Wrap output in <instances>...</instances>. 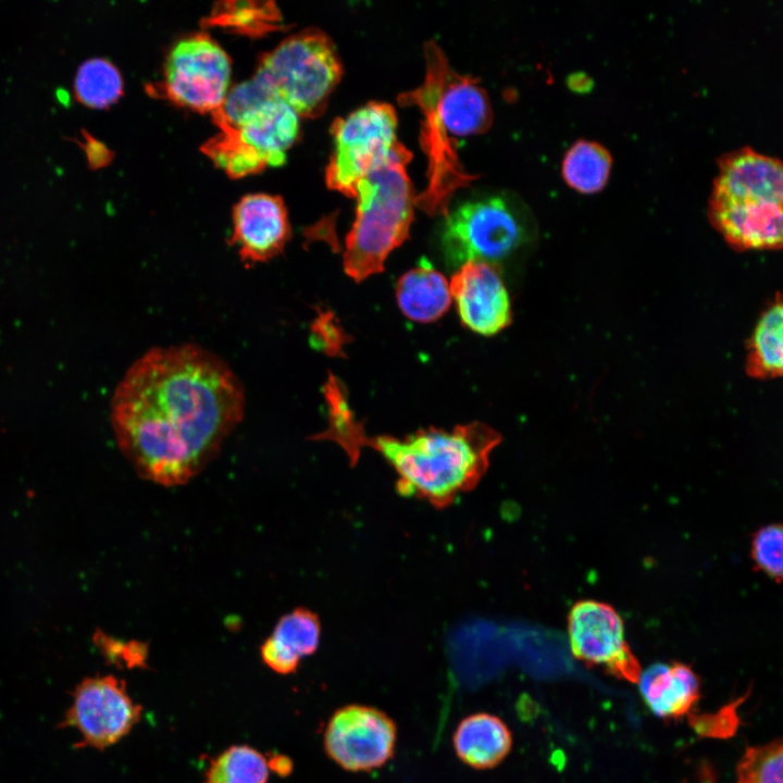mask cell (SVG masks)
<instances>
[{"instance_id": "obj_1", "label": "cell", "mask_w": 783, "mask_h": 783, "mask_svg": "<svg viewBox=\"0 0 783 783\" xmlns=\"http://www.w3.org/2000/svg\"><path fill=\"white\" fill-rule=\"evenodd\" d=\"M245 391L213 352L183 344L157 347L126 371L111 399L116 444L137 474L183 485L220 452L245 414Z\"/></svg>"}, {"instance_id": "obj_2", "label": "cell", "mask_w": 783, "mask_h": 783, "mask_svg": "<svg viewBox=\"0 0 783 783\" xmlns=\"http://www.w3.org/2000/svg\"><path fill=\"white\" fill-rule=\"evenodd\" d=\"M425 63L423 84L398 100L419 107L423 115L420 141L427 157L428 183L415 197V206L430 215L445 216L455 191L474 178L458 159V139L487 130L493 112L478 80L456 72L434 41L425 45Z\"/></svg>"}, {"instance_id": "obj_3", "label": "cell", "mask_w": 783, "mask_h": 783, "mask_svg": "<svg viewBox=\"0 0 783 783\" xmlns=\"http://www.w3.org/2000/svg\"><path fill=\"white\" fill-rule=\"evenodd\" d=\"M499 442L495 430L474 422L450 431L420 430L403 438L364 437L362 446L372 447L389 463L401 496L444 509L478 484Z\"/></svg>"}, {"instance_id": "obj_4", "label": "cell", "mask_w": 783, "mask_h": 783, "mask_svg": "<svg viewBox=\"0 0 783 783\" xmlns=\"http://www.w3.org/2000/svg\"><path fill=\"white\" fill-rule=\"evenodd\" d=\"M708 215L735 250L783 248V161L751 148L724 154Z\"/></svg>"}, {"instance_id": "obj_5", "label": "cell", "mask_w": 783, "mask_h": 783, "mask_svg": "<svg viewBox=\"0 0 783 783\" xmlns=\"http://www.w3.org/2000/svg\"><path fill=\"white\" fill-rule=\"evenodd\" d=\"M410 159L398 142L356 187V219L344 251V270L356 282L382 272L387 256L409 235L415 206L407 174Z\"/></svg>"}, {"instance_id": "obj_6", "label": "cell", "mask_w": 783, "mask_h": 783, "mask_svg": "<svg viewBox=\"0 0 783 783\" xmlns=\"http://www.w3.org/2000/svg\"><path fill=\"white\" fill-rule=\"evenodd\" d=\"M343 67L331 39L310 28L262 54L254 76L299 116L320 115Z\"/></svg>"}, {"instance_id": "obj_7", "label": "cell", "mask_w": 783, "mask_h": 783, "mask_svg": "<svg viewBox=\"0 0 783 783\" xmlns=\"http://www.w3.org/2000/svg\"><path fill=\"white\" fill-rule=\"evenodd\" d=\"M529 237L527 226L513 202L502 196L465 201L445 215L440 245L446 261L494 263L517 250Z\"/></svg>"}, {"instance_id": "obj_8", "label": "cell", "mask_w": 783, "mask_h": 783, "mask_svg": "<svg viewBox=\"0 0 783 783\" xmlns=\"http://www.w3.org/2000/svg\"><path fill=\"white\" fill-rule=\"evenodd\" d=\"M299 115L256 76L231 89L212 113L220 130L233 134L266 166L286 161V151L299 133Z\"/></svg>"}, {"instance_id": "obj_9", "label": "cell", "mask_w": 783, "mask_h": 783, "mask_svg": "<svg viewBox=\"0 0 783 783\" xmlns=\"http://www.w3.org/2000/svg\"><path fill=\"white\" fill-rule=\"evenodd\" d=\"M394 107L370 102L334 121V150L325 171L327 186L353 197L358 183L384 161L398 144Z\"/></svg>"}, {"instance_id": "obj_10", "label": "cell", "mask_w": 783, "mask_h": 783, "mask_svg": "<svg viewBox=\"0 0 783 783\" xmlns=\"http://www.w3.org/2000/svg\"><path fill=\"white\" fill-rule=\"evenodd\" d=\"M231 72L227 53L209 35L198 33L173 46L156 90L175 104L212 114L229 91Z\"/></svg>"}, {"instance_id": "obj_11", "label": "cell", "mask_w": 783, "mask_h": 783, "mask_svg": "<svg viewBox=\"0 0 783 783\" xmlns=\"http://www.w3.org/2000/svg\"><path fill=\"white\" fill-rule=\"evenodd\" d=\"M142 708L112 674L83 680L73 693L65 726L74 728L82 746L104 749L125 737L139 722Z\"/></svg>"}, {"instance_id": "obj_12", "label": "cell", "mask_w": 783, "mask_h": 783, "mask_svg": "<svg viewBox=\"0 0 783 783\" xmlns=\"http://www.w3.org/2000/svg\"><path fill=\"white\" fill-rule=\"evenodd\" d=\"M568 636L576 659L617 679L638 682L641 664L626 642L622 618L610 605L593 599L575 602L568 614Z\"/></svg>"}, {"instance_id": "obj_13", "label": "cell", "mask_w": 783, "mask_h": 783, "mask_svg": "<svg viewBox=\"0 0 783 783\" xmlns=\"http://www.w3.org/2000/svg\"><path fill=\"white\" fill-rule=\"evenodd\" d=\"M397 729L382 710L362 705L337 709L328 720L323 744L327 756L348 771H371L394 755Z\"/></svg>"}, {"instance_id": "obj_14", "label": "cell", "mask_w": 783, "mask_h": 783, "mask_svg": "<svg viewBox=\"0 0 783 783\" xmlns=\"http://www.w3.org/2000/svg\"><path fill=\"white\" fill-rule=\"evenodd\" d=\"M450 294L463 325L480 335L493 336L511 322L509 294L494 263L462 264L451 278Z\"/></svg>"}, {"instance_id": "obj_15", "label": "cell", "mask_w": 783, "mask_h": 783, "mask_svg": "<svg viewBox=\"0 0 783 783\" xmlns=\"http://www.w3.org/2000/svg\"><path fill=\"white\" fill-rule=\"evenodd\" d=\"M231 245L237 247L246 266L278 256L290 237L284 201L269 194H249L233 209Z\"/></svg>"}, {"instance_id": "obj_16", "label": "cell", "mask_w": 783, "mask_h": 783, "mask_svg": "<svg viewBox=\"0 0 783 783\" xmlns=\"http://www.w3.org/2000/svg\"><path fill=\"white\" fill-rule=\"evenodd\" d=\"M321 623L307 608H296L277 621L260 648L262 661L278 674L295 672L300 661L319 647Z\"/></svg>"}, {"instance_id": "obj_17", "label": "cell", "mask_w": 783, "mask_h": 783, "mask_svg": "<svg viewBox=\"0 0 783 783\" xmlns=\"http://www.w3.org/2000/svg\"><path fill=\"white\" fill-rule=\"evenodd\" d=\"M637 683L645 704L662 719L685 716L699 698V678L681 662L654 663L642 672Z\"/></svg>"}, {"instance_id": "obj_18", "label": "cell", "mask_w": 783, "mask_h": 783, "mask_svg": "<svg viewBox=\"0 0 783 783\" xmlns=\"http://www.w3.org/2000/svg\"><path fill=\"white\" fill-rule=\"evenodd\" d=\"M452 744L459 759L475 769L499 765L511 750L512 735L497 716L477 712L458 724Z\"/></svg>"}, {"instance_id": "obj_19", "label": "cell", "mask_w": 783, "mask_h": 783, "mask_svg": "<svg viewBox=\"0 0 783 783\" xmlns=\"http://www.w3.org/2000/svg\"><path fill=\"white\" fill-rule=\"evenodd\" d=\"M396 298L407 318L430 323L448 310L451 302L450 286L445 276L423 258L398 279Z\"/></svg>"}, {"instance_id": "obj_20", "label": "cell", "mask_w": 783, "mask_h": 783, "mask_svg": "<svg viewBox=\"0 0 783 783\" xmlns=\"http://www.w3.org/2000/svg\"><path fill=\"white\" fill-rule=\"evenodd\" d=\"M746 372L760 380L783 376V296L760 315L746 346Z\"/></svg>"}, {"instance_id": "obj_21", "label": "cell", "mask_w": 783, "mask_h": 783, "mask_svg": "<svg viewBox=\"0 0 783 783\" xmlns=\"http://www.w3.org/2000/svg\"><path fill=\"white\" fill-rule=\"evenodd\" d=\"M207 25L229 30L261 36L283 26L282 16L273 2L227 1L213 8Z\"/></svg>"}, {"instance_id": "obj_22", "label": "cell", "mask_w": 783, "mask_h": 783, "mask_svg": "<svg viewBox=\"0 0 783 783\" xmlns=\"http://www.w3.org/2000/svg\"><path fill=\"white\" fill-rule=\"evenodd\" d=\"M611 157L601 145L576 141L566 153L562 162V175L573 189L591 194L600 190L607 183Z\"/></svg>"}, {"instance_id": "obj_23", "label": "cell", "mask_w": 783, "mask_h": 783, "mask_svg": "<svg viewBox=\"0 0 783 783\" xmlns=\"http://www.w3.org/2000/svg\"><path fill=\"white\" fill-rule=\"evenodd\" d=\"M269 761L248 745H234L210 761L204 783H266Z\"/></svg>"}, {"instance_id": "obj_24", "label": "cell", "mask_w": 783, "mask_h": 783, "mask_svg": "<svg viewBox=\"0 0 783 783\" xmlns=\"http://www.w3.org/2000/svg\"><path fill=\"white\" fill-rule=\"evenodd\" d=\"M123 82L119 70L108 60L91 59L77 70L74 91L77 100L95 109L113 104L122 95Z\"/></svg>"}, {"instance_id": "obj_25", "label": "cell", "mask_w": 783, "mask_h": 783, "mask_svg": "<svg viewBox=\"0 0 783 783\" xmlns=\"http://www.w3.org/2000/svg\"><path fill=\"white\" fill-rule=\"evenodd\" d=\"M201 150L233 178L256 174L266 167L257 152L228 132L220 130Z\"/></svg>"}, {"instance_id": "obj_26", "label": "cell", "mask_w": 783, "mask_h": 783, "mask_svg": "<svg viewBox=\"0 0 783 783\" xmlns=\"http://www.w3.org/2000/svg\"><path fill=\"white\" fill-rule=\"evenodd\" d=\"M736 783H783V737L747 747L736 767Z\"/></svg>"}, {"instance_id": "obj_27", "label": "cell", "mask_w": 783, "mask_h": 783, "mask_svg": "<svg viewBox=\"0 0 783 783\" xmlns=\"http://www.w3.org/2000/svg\"><path fill=\"white\" fill-rule=\"evenodd\" d=\"M750 554L757 570L778 582L783 581V524L759 529L753 537Z\"/></svg>"}, {"instance_id": "obj_28", "label": "cell", "mask_w": 783, "mask_h": 783, "mask_svg": "<svg viewBox=\"0 0 783 783\" xmlns=\"http://www.w3.org/2000/svg\"><path fill=\"white\" fill-rule=\"evenodd\" d=\"M97 642L112 660L122 659L128 667L141 666L146 661L147 649L140 643L122 644L108 636H97Z\"/></svg>"}, {"instance_id": "obj_29", "label": "cell", "mask_w": 783, "mask_h": 783, "mask_svg": "<svg viewBox=\"0 0 783 783\" xmlns=\"http://www.w3.org/2000/svg\"><path fill=\"white\" fill-rule=\"evenodd\" d=\"M269 766H270V769L275 770L277 773H285V774L288 772V769L291 768V763L289 762V760L287 758L278 757V756L272 758L271 761L269 760Z\"/></svg>"}]
</instances>
